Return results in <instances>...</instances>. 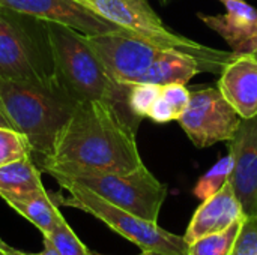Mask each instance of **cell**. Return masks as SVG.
Wrapping results in <instances>:
<instances>
[{
    "label": "cell",
    "mask_w": 257,
    "mask_h": 255,
    "mask_svg": "<svg viewBox=\"0 0 257 255\" xmlns=\"http://www.w3.org/2000/svg\"><path fill=\"white\" fill-rule=\"evenodd\" d=\"M139 122L108 101H80L41 170L51 176L130 173L143 165L136 138Z\"/></svg>",
    "instance_id": "1"
},
{
    "label": "cell",
    "mask_w": 257,
    "mask_h": 255,
    "mask_svg": "<svg viewBox=\"0 0 257 255\" xmlns=\"http://www.w3.org/2000/svg\"><path fill=\"white\" fill-rule=\"evenodd\" d=\"M77 102L57 81L35 83L0 77V111L27 138L39 164L53 152Z\"/></svg>",
    "instance_id": "2"
},
{
    "label": "cell",
    "mask_w": 257,
    "mask_h": 255,
    "mask_svg": "<svg viewBox=\"0 0 257 255\" xmlns=\"http://www.w3.org/2000/svg\"><path fill=\"white\" fill-rule=\"evenodd\" d=\"M47 32L56 80L75 101L102 99L133 114L128 108L130 86L110 78L83 33L54 21H47Z\"/></svg>",
    "instance_id": "3"
},
{
    "label": "cell",
    "mask_w": 257,
    "mask_h": 255,
    "mask_svg": "<svg viewBox=\"0 0 257 255\" xmlns=\"http://www.w3.org/2000/svg\"><path fill=\"white\" fill-rule=\"evenodd\" d=\"M99 18L117 29L143 38L163 50L179 51L208 63L215 72L236 56L235 51H223L206 47L190 38L172 32L146 0H74Z\"/></svg>",
    "instance_id": "4"
},
{
    "label": "cell",
    "mask_w": 257,
    "mask_h": 255,
    "mask_svg": "<svg viewBox=\"0 0 257 255\" xmlns=\"http://www.w3.org/2000/svg\"><path fill=\"white\" fill-rule=\"evenodd\" d=\"M0 77L35 83L57 81L47 21L0 6Z\"/></svg>",
    "instance_id": "5"
},
{
    "label": "cell",
    "mask_w": 257,
    "mask_h": 255,
    "mask_svg": "<svg viewBox=\"0 0 257 255\" xmlns=\"http://www.w3.org/2000/svg\"><path fill=\"white\" fill-rule=\"evenodd\" d=\"M57 183L68 191V197L56 194L57 204L83 210L113 231L137 245L143 252H158L166 255H188V243L184 236L169 233L158 222L139 218L111 203L101 198L84 186L69 180L57 179Z\"/></svg>",
    "instance_id": "6"
},
{
    "label": "cell",
    "mask_w": 257,
    "mask_h": 255,
    "mask_svg": "<svg viewBox=\"0 0 257 255\" xmlns=\"http://www.w3.org/2000/svg\"><path fill=\"white\" fill-rule=\"evenodd\" d=\"M87 188L108 203L152 222L167 197V185L160 182L143 164L130 173H98L81 176H53Z\"/></svg>",
    "instance_id": "7"
},
{
    "label": "cell",
    "mask_w": 257,
    "mask_h": 255,
    "mask_svg": "<svg viewBox=\"0 0 257 255\" xmlns=\"http://www.w3.org/2000/svg\"><path fill=\"white\" fill-rule=\"evenodd\" d=\"M241 122L238 111L214 87L191 92L190 104L178 119L187 137L199 149L230 141Z\"/></svg>",
    "instance_id": "8"
},
{
    "label": "cell",
    "mask_w": 257,
    "mask_h": 255,
    "mask_svg": "<svg viewBox=\"0 0 257 255\" xmlns=\"http://www.w3.org/2000/svg\"><path fill=\"white\" fill-rule=\"evenodd\" d=\"M111 80L131 86L149 69L163 48L126 30L116 29L101 35H84Z\"/></svg>",
    "instance_id": "9"
},
{
    "label": "cell",
    "mask_w": 257,
    "mask_h": 255,
    "mask_svg": "<svg viewBox=\"0 0 257 255\" xmlns=\"http://www.w3.org/2000/svg\"><path fill=\"white\" fill-rule=\"evenodd\" d=\"M229 143V153L233 158L229 180L244 215H257V116L242 119Z\"/></svg>",
    "instance_id": "10"
},
{
    "label": "cell",
    "mask_w": 257,
    "mask_h": 255,
    "mask_svg": "<svg viewBox=\"0 0 257 255\" xmlns=\"http://www.w3.org/2000/svg\"><path fill=\"white\" fill-rule=\"evenodd\" d=\"M0 6L44 21L69 26L83 35H101L117 29L74 0H0Z\"/></svg>",
    "instance_id": "11"
},
{
    "label": "cell",
    "mask_w": 257,
    "mask_h": 255,
    "mask_svg": "<svg viewBox=\"0 0 257 255\" xmlns=\"http://www.w3.org/2000/svg\"><path fill=\"white\" fill-rule=\"evenodd\" d=\"M217 89L242 119L257 116V57L236 54L220 72Z\"/></svg>",
    "instance_id": "12"
},
{
    "label": "cell",
    "mask_w": 257,
    "mask_h": 255,
    "mask_svg": "<svg viewBox=\"0 0 257 255\" xmlns=\"http://www.w3.org/2000/svg\"><path fill=\"white\" fill-rule=\"evenodd\" d=\"M244 216L242 206L229 180L220 191L203 200L196 209L184 239L190 245L199 237L229 228L233 222L242 219Z\"/></svg>",
    "instance_id": "13"
},
{
    "label": "cell",
    "mask_w": 257,
    "mask_h": 255,
    "mask_svg": "<svg viewBox=\"0 0 257 255\" xmlns=\"http://www.w3.org/2000/svg\"><path fill=\"white\" fill-rule=\"evenodd\" d=\"M226 14H197L199 20L211 30L217 32L232 50L257 35V9L244 0H224Z\"/></svg>",
    "instance_id": "14"
},
{
    "label": "cell",
    "mask_w": 257,
    "mask_h": 255,
    "mask_svg": "<svg viewBox=\"0 0 257 255\" xmlns=\"http://www.w3.org/2000/svg\"><path fill=\"white\" fill-rule=\"evenodd\" d=\"M200 72H215L208 63L191 57L188 54L163 50L157 60L149 66V69L139 78L137 83H154V84H170L182 83L187 84L191 78Z\"/></svg>",
    "instance_id": "15"
},
{
    "label": "cell",
    "mask_w": 257,
    "mask_h": 255,
    "mask_svg": "<svg viewBox=\"0 0 257 255\" xmlns=\"http://www.w3.org/2000/svg\"><path fill=\"white\" fill-rule=\"evenodd\" d=\"M5 203L33 224L42 236L51 233L62 221H65L59 210L56 194L48 192L47 189L18 198H9L5 200Z\"/></svg>",
    "instance_id": "16"
},
{
    "label": "cell",
    "mask_w": 257,
    "mask_h": 255,
    "mask_svg": "<svg viewBox=\"0 0 257 255\" xmlns=\"http://www.w3.org/2000/svg\"><path fill=\"white\" fill-rule=\"evenodd\" d=\"M41 168L33 158H24L0 167V197L2 200L18 198L44 191Z\"/></svg>",
    "instance_id": "17"
},
{
    "label": "cell",
    "mask_w": 257,
    "mask_h": 255,
    "mask_svg": "<svg viewBox=\"0 0 257 255\" xmlns=\"http://www.w3.org/2000/svg\"><path fill=\"white\" fill-rule=\"evenodd\" d=\"M244 219V218H242ZM242 219L233 222L229 228L212 233L188 245V255H230L238 237Z\"/></svg>",
    "instance_id": "18"
},
{
    "label": "cell",
    "mask_w": 257,
    "mask_h": 255,
    "mask_svg": "<svg viewBox=\"0 0 257 255\" xmlns=\"http://www.w3.org/2000/svg\"><path fill=\"white\" fill-rule=\"evenodd\" d=\"M233 168V158L229 153L227 156L221 158L218 162H215L196 183L193 194L199 200H206L208 197L214 195L217 191H220L230 179V173Z\"/></svg>",
    "instance_id": "19"
},
{
    "label": "cell",
    "mask_w": 257,
    "mask_h": 255,
    "mask_svg": "<svg viewBox=\"0 0 257 255\" xmlns=\"http://www.w3.org/2000/svg\"><path fill=\"white\" fill-rule=\"evenodd\" d=\"M32 156L33 152L30 143L23 134L14 128L0 126V167Z\"/></svg>",
    "instance_id": "20"
},
{
    "label": "cell",
    "mask_w": 257,
    "mask_h": 255,
    "mask_svg": "<svg viewBox=\"0 0 257 255\" xmlns=\"http://www.w3.org/2000/svg\"><path fill=\"white\" fill-rule=\"evenodd\" d=\"M47 239L59 255H87V246L78 239L66 221H62L51 233L45 234Z\"/></svg>",
    "instance_id": "21"
},
{
    "label": "cell",
    "mask_w": 257,
    "mask_h": 255,
    "mask_svg": "<svg viewBox=\"0 0 257 255\" xmlns=\"http://www.w3.org/2000/svg\"><path fill=\"white\" fill-rule=\"evenodd\" d=\"M160 95H161L160 84L134 83L130 86V92H128V108L136 117L143 119L148 116L149 108L160 98Z\"/></svg>",
    "instance_id": "22"
},
{
    "label": "cell",
    "mask_w": 257,
    "mask_h": 255,
    "mask_svg": "<svg viewBox=\"0 0 257 255\" xmlns=\"http://www.w3.org/2000/svg\"><path fill=\"white\" fill-rule=\"evenodd\" d=\"M230 255H257V215L244 216Z\"/></svg>",
    "instance_id": "23"
},
{
    "label": "cell",
    "mask_w": 257,
    "mask_h": 255,
    "mask_svg": "<svg viewBox=\"0 0 257 255\" xmlns=\"http://www.w3.org/2000/svg\"><path fill=\"white\" fill-rule=\"evenodd\" d=\"M161 96L172 105V108L175 110V113L179 119L181 114L187 110V107L190 104L191 92L182 83H170V84L161 86Z\"/></svg>",
    "instance_id": "24"
},
{
    "label": "cell",
    "mask_w": 257,
    "mask_h": 255,
    "mask_svg": "<svg viewBox=\"0 0 257 255\" xmlns=\"http://www.w3.org/2000/svg\"><path fill=\"white\" fill-rule=\"evenodd\" d=\"M152 122L155 123H169L173 120H178V116L175 113V110L172 108V105L160 95V98L152 104V107L148 111V116Z\"/></svg>",
    "instance_id": "25"
},
{
    "label": "cell",
    "mask_w": 257,
    "mask_h": 255,
    "mask_svg": "<svg viewBox=\"0 0 257 255\" xmlns=\"http://www.w3.org/2000/svg\"><path fill=\"white\" fill-rule=\"evenodd\" d=\"M236 54H251V53H257V35L256 36H253L250 41H247L245 44H242L239 48H236V50H233Z\"/></svg>",
    "instance_id": "26"
},
{
    "label": "cell",
    "mask_w": 257,
    "mask_h": 255,
    "mask_svg": "<svg viewBox=\"0 0 257 255\" xmlns=\"http://www.w3.org/2000/svg\"><path fill=\"white\" fill-rule=\"evenodd\" d=\"M0 255H24L23 251H18L12 246H9L8 243H5L2 239H0Z\"/></svg>",
    "instance_id": "27"
},
{
    "label": "cell",
    "mask_w": 257,
    "mask_h": 255,
    "mask_svg": "<svg viewBox=\"0 0 257 255\" xmlns=\"http://www.w3.org/2000/svg\"><path fill=\"white\" fill-rule=\"evenodd\" d=\"M0 126H5V128H12V126L9 125L8 119L3 116V113H2V111H0Z\"/></svg>",
    "instance_id": "28"
},
{
    "label": "cell",
    "mask_w": 257,
    "mask_h": 255,
    "mask_svg": "<svg viewBox=\"0 0 257 255\" xmlns=\"http://www.w3.org/2000/svg\"><path fill=\"white\" fill-rule=\"evenodd\" d=\"M87 255H104V254H99V252H95V251H89V254ZM139 255H148V252H143V251H142V254H139Z\"/></svg>",
    "instance_id": "29"
},
{
    "label": "cell",
    "mask_w": 257,
    "mask_h": 255,
    "mask_svg": "<svg viewBox=\"0 0 257 255\" xmlns=\"http://www.w3.org/2000/svg\"><path fill=\"white\" fill-rule=\"evenodd\" d=\"M160 2H161V3H164V5H166V3H169V2H173V0H160Z\"/></svg>",
    "instance_id": "30"
},
{
    "label": "cell",
    "mask_w": 257,
    "mask_h": 255,
    "mask_svg": "<svg viewBox=\"0 0 257 255\" xmlns=\"http://www.w3.org/2000/svg\"><path fill=\"white\" fill-rule=\"evenodd\" d=\"M148 255H166V254H158V252H148Z\"/></svg>",
    "instance_id": "31"
},
{
    "label": "cell",
    "mask_w": 257,
    "mask_h": 255,
    "mask_svg": "<svg viewBox=\"0 0 257 255\" xmlns=\"http://www.w3.org/2000/svg\"><path fill=\"white\" fill-rule=\"evenodd\" d=\"M251 54H254V56H256V57H257V53H251Z\"/></svg>",
    "instance_id": "32"
},
{
    "label": "cell",
    "mask_w": 257,
    "mask_h": 255,
    "mask_svg": "<svg viewBox=\"0 0 257 255\" xmlns=\"http://www.w3.org/2000/svg\"><path fill=\"white\" fill-rule=\"evenodd\" d=\"M223 2H224V0H223Z\"/></svg>",
    "instance_id": "33"
}]
</instances>
